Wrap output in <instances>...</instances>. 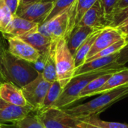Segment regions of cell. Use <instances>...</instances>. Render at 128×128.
I'll use <instances>...</instances> for the list:
<instances>
[{
    "label": "cell",
    "instance_id": "d6a6232c",
    "mask_svg": "<svg viewBox=\"0 0 128 128\" xmlns=\"http://www.w3.org/2000/svg\"><path fill=\"white\" fill-rule=\"evenodd\" d=\"M4 2L8 6L11 14L13 15H15L16 11L20 5V1L19 0H4Z\"/></svg>",
    "mask_w": 128,
    "mask_h": 128
},
{
    "label": "cell",
    "instance_id": "277c9868",
    "mask_svg": "<svg viewBox=\"0 0 128 128\" xmlns=\"http://www.w3.org/2000/svg\"><path fill=\"white\" fill-rule=\"evenodd\" d=\"M106 74L111 73H93L74 76L70 82L64 88H62L60 96L52 107H56L59 109L69 107L76 101L79 100V95L80 92L92 80L102 74Z\"/></svg>",
    "mask_w": 128,
    "mask_h": 128
},
{
    "label": "cell",
    "instance_id": "f1b7e54d",
    "mask_svg": "<svg viewBox=\"0 0 128 128\" xmlns=\"http://www.w3.org/2000/svg\"><path fill=\"white\" fill-rule=\"evenodd\" d=\"M100 2H101V4L104 8L106 17L111 24L112 19L116 11V5L118 4V0H100Z\"/></svg>",
    "mask_w": 128,
    "mask_h": 128
},
{
    "label": "cell",
    "instance_id": "d4e9b609",
    "mask_svg": "<svg viewBox=\"0 0 128 128\" xmlns=\"http://www.w3.org/2000/svg\"><path fill=\"white\" fill-rule=\"evenodd\" d=\"M79 119L82 122L89 123L100 128H128V124L104 121L101 120L98 117V116H90L87 117L80 118Z\"/></svg>",
    "mask_w": 128,
    "mask_h": 128
},
{
    "label": "cell",
    "instance_id": "3957f363",
    "mask_svg": "<svg viewBox=\"0 0 128 128\" xmlns=\"http://www.w3.org/2000/svg\"><path fill=\"white\" fill-rule=\"evenodd\" d=\"M54 59L57 73V81L64 88L74 77L76 68L74 58L69 50L64 38L55 42Z\"/></svg>",
    "mask_w": 128,
    "mask_h": 128
},
{
    "label": "cell",
    "instance_id": "5bb4252c",
    "mask_svg": "<svg viewBox=\"0 0 128 128\" xmlns=\"http://www.w3.org/2000/svg\"><path fill=\"white\" fill-rule=\"evenodd\" d=\"M39 24L14 15L10 22L1 32L4 38L18 37L32 31L38 30Z\"/></svg>",
    "mask_w": 128,
    "mask_h": 128
},
{
    "label": "cell",
    "instance_id": "52a82bcc",
    "mask_svg": "<svg viewBox=\"0 0 128 128\" xmlns=\"http://www.w3.org/2000/svg\"><path fill=\"white\" fill-rule=\"evenodd\" d=\"M51 84L46 81L40 74L36 79L21 88L27 103L34 108L35 112L39 110L44 102Z\"/></svg>",
    "mask_w": 128,
    "mask_h": 128
},
{
    "label": "cell",
    "instance_id": "8992f818",
    "mask_svg": "<svg viewBox=\"0 0 128 128\" xmlns=\"http://www.w3.org/2000/svg\"><path fill=\"white\" fill-rule=\"evenodd\" d=\"M118 52L113 55L99 58L86 62L82 66L76 70L75 76L85 74H93V73H111L115 74L122 69L124 66H121L117 63V59L118 57Z\"/></svg>",
    "mask_w": 128,
    "mask_h": 128
},
{
    "label": "cell",
    "instance_id": "5b68a950",
    "mask_svg": "<svg viewBox=\"0 0 128 128\" xmlns=\"http://www.w3.org/2000/svg\"><path fill=\"white\" fill-rule=\"evenodd\" d=\"M36 113L44 128H80V119L70 116L63 109L50 107Z\"/></svg>",
    "mask_w": 128,
    "mask_h": 128
},
{
    "label": "cell",
    "instance_id": "7c38bea8",
    "mask_svg": "<svg viewBox=\"0 0 128 128\" xmlns=\"http://www.w3.org/2000/svg\"><path fill=\"white\" fill-rule=\"evenodd\" d=\"M123 38H124V34L116 28L106 27L104 28L97 37L86 58V60Z\"/></svg>",
    "mask_w": 128,
    "mask_h": 128
},
{
    "label": "cell",
    "instance_id": "cb8c5ba5",
    "mask_svg": "<svg viewBox=\"0 0 128 128\" xmlns=\"http://www.w3.org/2000/svg\"><path fill=\"white\" fill-rule=\"evenodd\" d=\"M62 91V88L61 87L58 81L52 82L47 92V94L44 100V102L42 103L40 107L36 112H40L52 107L53 104L56 103V101L58 100V97L60 96Z\"/></svg>",
    "mask_w": 128,
    "mask_h": 128
},
{
    "label": "cell",
    "instance_id": "7402d4cb",
    "mask_svg": "<svg viewBox=\"0 0 128 128\" xmlns=\"http://www.w3.org/2000/svg\"><path fill=\"white\" fill-rule=\"evenodd\" d=\"M113 74H102L94 80H92L80 92L79 95V100L83 99L85 98H88L94 96L97 91H98L109 80V78Z\"/></svg>",
    "mask_w": 128,
    "mask_h": 128
},
{
    "label": "cell",
    "instance_id": "8d00e7d4",
    "mask_svg": "<svg viewBox=\"0 0 128 128\" xmlns=\"http://www.w3.org/2000/svg\"><path fill=\"white\" fill-rule=\"evenodd\" d=\"M41 1L42 0H23L20 4H28V3H33V2H41Z\"/></svg>",
    "mask_w": 128,
    "mask_h": 128
},
{
    "label": "cell",
    "instance_id": "9a60e30c",
    "mask_svg": "<svg viewBox=\"0 0 128 128\" xmlns=\"http://www.w3.org/2000/svg\"><path fill=\"white\" fill-rule=\"evenodd\" d=\"M96 30L98 29L80 25L76 26L71 30V32L64 38V39L66 40L68 47L73 56L75 54L80 45L87 39V38Z\"/></svg>",
    "mask_w": 128,
    "mask_h": 128
},
{
    "label": "cell",
    "instance_id": "d590c367",
    "mask_svg": "<svg viewBox=\"0 0 128 128\" xmlns=\"http://www.w3.org/2000/svg\"><path fill=\"white\" fill-rule=\"evenodd\" d=\"M79 127L80 128H100L97 127V126H95V125H93V124H91L89 123L84 122H82V121H80V122L79 124Z\"/></svg>",
    "mask_w": 128,
    "mask_h": 128
},
{
    "label": "cell",
    "instance_id": "f546056e",
    "mask_svg": "<svg viewBox=\"0 0 128 128\" xmlns=\"http://www.w3.org/2000/svg\"><path fill=\"white\" fill-rule=\"evenodd\" d=\"M128 17V6L116 11L112 19V22L110 26V27H112V28H116L123 20H124L125 19H127Z\"/></svg>",
    "mask_w": 128,
    "mask_h": 128
},
{
    "label": "cell",
    "instance_id": "e0dca14e",
    "mask_svg": "<svg viewBox=\"0 0 128 128\" xmlns=\"http://www.w3.org/2000/svg\"><path fill=\"white\" fill-rule=\"evenodd\" d=\"M36 49L40 55L46 54L50 50L52 44V40L39 32L38 30L32 31L25 34L16 37Z\"/></svg>",
    "mask_w": 128,
    "mask_h": 128
},
{
    "label": "cell",
    "instance_id": "7a4b0ae2",
    "mask_svg": "<svg viewBox=\"0 0 128 128\" xmlns=\"http://www.w3.org/2000/svg\"><path fill=\"white\" fill-rule=\"evenodd\" d=\"M5 68L7 82L20 88L36 79L39 74L32 63L11 55L8 50L5 52Z\"/></svg>",
    "mask_w": 128,
    "mask_h": 128
},
{
    "label": "cell",
    "instance_id": "d6986e66",
    "mask_svg": "<svg viewBox=\"0 0 128 128\" xmlns=\"http://www.w3.org/2000/svg\"><path fill=\"white\" fill-rule=\"evenodd\" d=\"M125 86H128V68H124V69L113 74L106 83L96 92L94 95L100 94Z\"/></svg>",
    "mask_w": 128,
    "mask_h": 128
},
{
    "label": "cell",
    "instance_id": "9c48e42d",
    "mask_svg": "<svg viewBox=\"0 0 128 128\" xmlns=\"http://www.w3.org/2000/svg\"><path fill=\"white\" fill-rule=\"evenodd\" d=\"M70 9V8H69ZM69 9L38 26V31L50 38L52 42L64 38L68 26Z\"/></svg>",
    "mask_w": 128,
    "mask_h": 128
},
{
    "label": "cell",
    "instance_id": "4dcf8cb0",
    "mask_svg": "<svg viewBox=\"0 0 128 128\" xmlns=\"http://www.w3.org/2000/svg\"><path fill=\"white\" fill-rule=\"evenodd\" d=\"M128 62V43L119 51L117 63L121 66H124Z\"/></svg>",
    "mask_w": 128,
    "mask_h": 128
},
{
    "label": "cell",
    "instance_id": "44dd1931",
    "mask_svg": "<svg viewBox=\"0 0 128 128\" xmlns=\"http://www.w3.org/2000/svg\"><path fill=\"white\" fill-rule=\"evenodd\" d=\"M0 128H44L35 111L25 118L11 123H0Z\"/></svg>",
    "mask_w": 128,
    "mask_h": 128
},
{
    "label": "cell",
    "instance_id": "74e56055",
    "mask_svg": "<svg viewBox=\"0 0 128 128\" xmlns=\"http://www.w3.org/2000/svg\"><path fill=\"white\" fill-rule=\"evenodd\" d=\"M7 82V81H6V79H5V77L4 76V75L2 74V72L0 71V86H1L3 82Z\"/></svg>",
    "mask_w": 128,
    "mask_h": 128
},
{
    "label": "cell",
    "instance_id": "ffe728a7",
    "mask_svg": "<svg viewBox=\"0 0 128 128\" xmlns=\"http://www.w3.org/2000/svg\"><path fill=\"white\" fill-rule=\"evenodd\" d=\"M103 29H98L95 32H94L92 34H90L89 37L87 38V39L80 45V46L78 48L75 54L74 55V62H75V66L76 69L82 66L86 60V58L91 50V48L92 45L94 44L97 37L100 33V32Z\"/></svg>",
    "mask_w": 128,
    "mask_h": 128
},
{
    "label": "cell",
    "instance_id": "30bf717a",
    "mask_svg": "<svg viewBox=\"0 0 128 128\" xmlns=\"http://www.w3.org/2000/svg\"><path fill=\"white\" fill-rule=\"evenodd\" d=\"M8 40V49L7 50L11 55L28 62L35 63L40 57V53L30 44L16 37L5 38Z\"/></svg>",
    "mask_w": 128,
    "mask_h": 128
},
{
    "label": "cell",
    "instance_id": "f35d334b",
    "mask_svg": "<svg viewBox=\"0 0 128 128\" xmlns=\"http://www.w3.org/2000/svg\"><path fill=\"white\" fill-rule=\"evenodd\" d=\"M56 0H42L41 2H54Z\"/></svg>",
    "mask_w": 128,
    "mask_h": 128
},
{
    "label": "cell",
    "instance_id": "60d3db41",
    "mask_svg": "<svg viewBox=\"0 0 128 128\" xmlns=\"http://www.w3.org/2000/svg\"><path fill=\"white\" fill-rule=\"evenodd\" d=\"M19 1H20V3H21V2H22L23 0H19Z\"/></svg>",
    "mask_w": 128,
    "mask_h": 128
},
{
    "label": "cell",
    "instance_id": "603a6c76",
    "mask_svg": "<svg viewBox=\"0 0 128 128\" xmlns=\"http://www.w3.org/2000/svg\"><path fill=\"white\" fill-rule=\"evenodd\" d=\"M54 46H55V42H52L51 49L48 53L46 60L43 73L41 74L44 79L50 83L57 81V73H56L55 59H54Z\"/></svg>",
    "mask_w": 128,
    "mask_h": 128
},
{
    "label": "cell",
    "instance_id": "484cf974",
    "mask_svg": "<svg viewBox=\"0 0 128 128\" xmlns=\"http://www.w3.org/2000/svg\"><path fill=\"white\" fill-rule=\"evenodd\" d=\"M76 1V0H56L53 2V7L50 13L49 14V15L47 16V17L46 18V20H44L43 23H45L50 21V20L53 19L54 17L58 16L62 13L70 8Z\"/></svg>",
    "mask_w": 128,
    "mask_h": 128
},
{
    "label": "cell",
    "instance_id": "4fadbf2b",
    "mask_svg": "<svg viewBox=\"0 0 128 128\" xmlns=\"http://www.w3.org/2000/svg\"><path fill=\"white\" fill-rule=\"evenodd\" d=\"M34 108L28 104L20 106L5 102L0 98V123H11L20 121L28 116Z\"/></svg>",
    "mask_w": 128,
    "mask_h": 128
},
{
    "label": "cell",
    "instance_id": "ac0fdd59",
    "mask_svg": "<svg viewBox=\"0 0 128 128\" xmlns=\"http://www.w3.org/2000/svg\"><path fill=\"white\" fill-rule=\"evenodd\" d=\"M97 2V0H76L69 9V20L68 31L65 37L79 24L86 12ZM64 37V38H65Z\"/></svg>",
    "mask_w": 128,
    "mask_h": 128
},
{
    "label": "cell",
    "instance_id": "e575fe53",
    "mask_svg": "<svg viewBox=\"0 0 128 128\" xmlns=\"http://www.w3.org/2000/svg\"><path fill=\"white\" fill-rule=\"evenodd\" d=\"M128 0H118V4H117V5H116V8L115 13H116V11H118V10H122V9H123V8L128 7ZM115 13H114V14H115ZM113 15H114V14H113Z\"/></svg>",
    "mask_w": 128,
    "mask_h": 128
},
{
    "label": "cell",
    "instance_id": "8fae6325",
    "mask_svg": "<svg viewBox=\"0 0 128 128\" xmlns=\"http://www.w3.org/2000/svg\"><path fill=\"white\" fill-rule=\"evenodd\" d=\"M78 25L89 26L94 29H104L110 27V23L106 17L104 8L100 0H97L86 12Z\"/></svg>",
    "mask_w": 128,
    "mask_h": 128
},
{
    "label": "cell",
    "instance_id": "836d02e7",
    "mask_svg": "<svg viewBox=\"0 0 128 128\" xmlns=\"http://www.w3.org/2000/svg\"><path fill=\"white\" fill-rule=\"evenodd\" d=\"M116 28L118 30H119L124 36V34H126L128 32V17L127 19H125L124 20H123L117 27Z\"/></svg>",
    "mask_w": 128,
    "mask_h": 128
},
{
    "label": "cell",
    "instance_id": "ab89813d",
    "mask_svg": "<svg viewBox=\"0 0 128 128\" xmlns=\"http://www.w3.org/2000/svg\"><path fill=\"white\" fill-rule=\"evenodd\" d=\"M124 39L127 41V43H128V32L126 34H124Z\"/></svg>",
    "mask_w": 128,
    "mask_h": 128
},
{
    "label": "cell",
    "instance_id": "1f68e13d",
    "mask_svg": "<svg viewBox=\"0 0 128 128\" xmlns=\"http://www.w3.org/2000/svg\"><path fill=\"white\" fill-rule=\"evenodd\" d=\"M6 50L0 42V71L4 75L7 81V70L5 68V52Z\"/></svg>",
    "mask_w": 128,
    "mask_h": 128
},
{
    "label": "cell",
    "instance_id": "4316f807",
    "mask_svg": "<svg viewBox=\"0 0 128 128\" xmlns=\"http://www.w3.org/2000/svg\"><path fill=\"white\" fill-rule=\"evenodd\" d=\"M127 44V41L125 40L124 38L120 40L119 41L115 43L114 44L105 48L104 50H101L100 52H98L96 55H94V56H92V58L87 59L86 61V62H88L90 61H92L94 59H96V58H103V57H106V56H111V55H113L115 53H117L125 45ZM85 62V63H86ZM84 63V64H85Z\"/></svg>",
    "mask_w": 128,
    "mask_h": 128
},
{
    "label": "cell",
    "instance_id": "83f0119b",
    "mask_svg": "<svg viewBox=\"0 0 128 128\" xmlns=\"http://www.w3.org/2000/svg\"><path fill=\"white\" fill-rule=\"evenodd\" d=\"M13 16L4 0H0V32L8 26Z\"/></svg>",
    "mask_w": 128,
    "mask_h": 128
},
{
    "label": "cell",
    "instance_id": "2e32d148",
    "mask_svg": "<svg viewBox=\"0 0 128 128\" xmlns=\"http://www.w3.org/2000/svg\"><path fill=\"white\" fill-rule=\"evenodd\" d=\"M0 98L7 103L20 106H26L28 104L22 89L10 82H4L0 86Z\"/></svg>",
    "mask_w": 128,
    "mask_h": 128
},
{
    "label": "cell",
    "instance_id": "6da1fadb",
    "mask_svg": "<svg viewBox=\"0 0 128 128\" xmlns=\"http://www.w3.org/2000/svg\"><path fill=\"white\" fill-rule=\"evenodd\" d=\"M128 97V86H122L112 91L100 94L83 104L63 109L70 116L76 118H83L90 116H99L114 104Z\"/></svg>",
    "mask_w": 128,
    "mask_h": 128
},
{
    "label": "cell",
    "instance_id": "ba28073f",
    "mask_svg": "<svg viewBox=\"0 0 128 128\" xmlns=\"http://www.w3.org/2000/svg\"><path fill=\"white\" fill-rule=\"evenodd\" d=\"M53 7V2H33L28 4H20L15 15L24 20L41 25Z\"/></svg>",
    "mask_w": 128,
    "mask_h": 128
}]
</instances>
